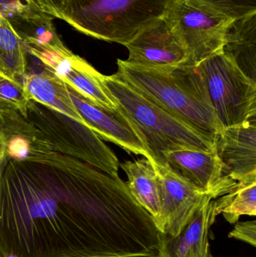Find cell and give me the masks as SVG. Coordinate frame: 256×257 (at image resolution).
Segmentation results:
<instances>
[{
  "label": "cell",
  "instance_id": "cell-21",
  "mask_svg": "<svg viewBox=\"0 0 256 257\" xmlns=\"http://www.w3.org/2000/svg\"><path fill=\"white\" fill-rule=\"evenodd\" d=\"M231 20L256 13V0H190Z\"/></svg>",
  "mask_w": 256,
  "mask_h": 257
},
{
  "label": "cell",
  "instance_id": "cell-25",
  "mask_svg": "<svg viewBox=\"0 0 256 257\" xmlns=\"http://www.w3.org/2000/svg\"><path fill=\"white\" fill-rule=\"evenodd\" d=\"M9 158L7 138L3 132L0 130V175Z\"/></svg>",
  "mask_w": 256,
  "mask_h": 257
},
{
  "label": "cell",
  "instance_id": "cell-15",
  "mask_svg": "<svg viewBox=\"0 0 256 257\" xmlns=\"http://www.w3.org/2000/svg\"><path fill=\"white\" fill-rule=\"evenodd\" d=\"M23 79L30 97L35 102L71 117L88 127L72 102L69 87L55 75L44 69L38 73H26Z\"/></svg>",
  "mask_w": 256,
  "mask_h": 257
},
{
  "label": "cell",
  "instance_id": "cell-10",
  "mask_svg": "<svg viewBox=\"0 0 256 257\" xmlns=\"http://www.w3.org/2000/svg\"><path fill=\"white\" fill-rule=\"evenodd\" d=\"M153 166L162 197L158 228L165 235L175 236L192 220L198 210L213 198L179 178L167 166L156 163Z\"/></svg>",
  "mask_w": 256,
  "mask_h": 257
},
{
  "label": "cell",
  "instance_id": "cell-12",
  "mask_svg": "<svg viewBox=\"0 0 256 257\" xmlns=\"http://www.w3.org/2000/svg\"><path fill=\"white\" fill-rule=\"evenodd\" d=\"M125 46L129 51L126 61L143 67H175L187 64V55L162 19L140 32Z\"/></svg>",
  "mask_w": 256,
  "mask_h": 257
},
{
  "label": "cell",
  "instance_id": "cell-16",
  "mask_svg": "<svg viewBox=\"0 0 256 257\" xmlns=\"http://www.w3.org/2000/svg\"><path fill=\"white\" fill-rule=\"evenodd\" d=\"M222 52L256 82V13L230 24Z\"/></svg>",
  "mask_w": 256,
  "mask_h": 257
},
{
  "label": "cell",
  "instance_id": "cell-17",
  "mask_svg": "<svg viewBox=\"0 0 256 257\" xmlns=\"http://www.w3.org/2000/svg\"><path fill=\"white\" fill-rule=\"evenodd\" d=\"M126 172V183L135 200L154 219L158 226L160 219L162 197L157 174L153 163L147 159L120 163Z\"/></svg>",
  "mask_w": 256,
  "mask_h": 257
},
{
  "label": "cell",
  "instance_id": "cell-26",
  "mask_svg": "<svg viewBox=\"0 0 256 257\" xmlns=\"http://www.w3.org/2000/svg\"><path fill=\"white\" fill-rule=\"evenodd\" d=\"M210 257H213V256H210Z\"/></svg>",
  "mask_w": 256,
  "mask_h": 257
},
{
  "label": "cell",
  "instance_id": "cell-4",
  "mask_svg": "<svg viewBox=\"0 0 256 257\" xmlns=\"http://www.w3.org/2000/svg\"><path fill=\"white\" fill-rule=\"evenodd\" d=\"M175 0H69L63 21L90 37L126 45Z\"/></svg>",
  "mask_w": 256,
  "mask_h": 257
},
{
  "label": "cell",
  "instance_id": "cell-3",
  "mask_svg": "<svg viewBox=\"0 0 256 257\" xmlns=\"http://www.w3.org/2000/svg\"><path fill=\"white\" fill-rule=\"evenodd\" d=\"M106 87L131 123L141 133L156 164L163 155L181 149L216 151V136L158 106L115 75H105Z\"/></svg>",
  "mask_w": 256,
  "mask_h": 257
},
{
  "label": "cell",
  "instance_id": "cell-5",
  "mask_svg": "<svg viewBox=\"0 0 256 257\" xmlns=\"http://www.w3.org/2000/svg\"><path fill=\"white\" fill-rule=\"evenodd\" d=\"M24 117L42 132L57 152L119 177L117 156L91 128L33 99Z\"/></svg>",
  "mask_w": 256,
  "mask_h": 257
},
{
  "label": "cell",
  "instance_id": "cell-11",
  "mask_svg": "<svg viewBox=\"0 0 256 257\" xmlns=\"http://www.w3.org/2000/svg\"><path fill=\"white\" fill-rule=\"evenodd\" d=\"M74 105L85 123L102 140L112 142L129 154L141 155L154 164L155 161L141 133L120 109L109 111L89 102L69 88Z\"/></svg>",
  "mask_w": 256,
  "mask_h": 257
},
{
  "label": "cell",
  "instance_id": "cell-20",
  "mask_svg": "<svg viewBox=\"0 0 256 257\" xmlns=\"http://www.w3.org/2000/svg\"><path fill=\"white\" fill-rule=\"evenodd\" d=\"M31 100L23 81L0 69V114L18 113L26 117Z\"/></svg>",
  "mask_w": 256,
  "mask_h": 257
},
{
  "label": "cell",
  "instance_id": "cell-1",
  "mask_svg": "<svg viewBox=\"0 0 256 257\" xmlns=\"http://www.w3.org/2000/svg\"><path fill=\"white\" fill-rule=\"evenodd\" d=\"M162 232L126 183L54 151L0 175V257H157Z\"/></svg>",
  "mask_w": 256,
  "mask_h": 257
},
{
  "label": "cell",
  "instance_id": "cell-18",
  "mask_svg": "<svg viewBox=\"0 0 256 257\" xmlns=\"http://www.w3.org/2000/svg\"><path fill=\"white\" fill-rule=\"evenodd\" d=\"M27 69V53L22 40L11 21L0 14V69L20 79Z\"/></svg>",
  "mask_w": 256,
  "mask_h": 257
},
{
  "label": "cell",
  "instance_id": "cell-6",
  "mask_svg": "<svg viewBox=\"0 0 256 257\" xmlns=\"http://www.w3.org/2000/svg\"><path fill=\"white\" fill-rule=\"evenodd\" d=\"M205 79L216 117L223 128L256 115V82L222 51L198 65Z\"/></svg>",
  "mask_w": 256,
  "mask_h": 257
},
{
  "label": "cell",
  "instance_id": "cell-24",
  "mask_svg": "<svg viewBox=\"0 0 256 257\" xmlns=\"http://www.w3.org/2000/svg\"><path fill=\"white\" fill-rule=\"evenodd\" d=\"M229 238H235L250 244L252 247L256 246V222H241L237 223L235 227L228 234Z\"/></svg>",
  "mask_w": 256,
  "mask_h": 257
},
{
  "label": "cell",
  "instance_id": "cell-19",
  "mask_svg": "<svg viewBox=\"0 0 256 257\" xmlns=\"http://www.w3.org/2000/svg\"><path fill=\"white\" fill-rule=\"evenodd\" d=\"M216 213L222 214L229 223H236L241 216L256 215V180L240 181L223 196L213 199Z\"/></svg>",
  "mask_w": 256,
  "mask_h": 257
},
{
  "label": "cell",
  "instance_id": "cell-13",
  "mask_svg": "<svg viewBox=\"0 0 256 257\" xmlns=\"http://www.w3.org/2000/svg\"><path fill=\"white\" fill-rule=\"evenodd\" d=\"M216 152L237 182L256 180V115L217 135Z\"/></svg>",
  "mask_w": 256,
  "mask_h": 257
},
{
  "label": "cell",
  "instance_id": "cell-23",
  "mask_svg": "<svg viewBox=\"0 0 256 257\" xmlns=\"http://www.w3.org/2000/svg\"><path fill=\"white\" fill-rule=\"evenodd\" d=\"M28 2L33 7L54 19L63 21V14L69 0H28Z\"/></svg>",
  "mask_w": 256,
  "mask_h": 257
},
{
  "label": "cell",
  "instance_id": "cell-14",
  "mask_svg": "<svg viewBox=\"0 0 256 257\" xmlns=\"http://www.w3.org/2000/svg\"><path fill=\"white\" fill-rule=\"evenodd\" d=\"M217 216L213 199L207 201L178 235L162 234L157 257H210V228Z\"/></svg>",
  "mask_w": 256,
  "mask_h": 257
},
{
  "label": "cell",
  "instance_id": "cell-7",
  "mask_svg": "<svg viewBox=\"0 0 256 257\" xmlns=\"http://www.w3.org/2000/svg\"><path fill=\"white\" fill-rule=\"evenodd\" d=\"M163 19L191 66L222 51L225 33L234 21L190 0H175Z\"/></svg>",
  "mask_w": 256,
  "mask_h": 257
},
{
  "label": "cell",
  "instance_id": "cell-22",
  "mask_svg": "<svg viewBox=\"0 0 256 257\" xmlns=\"http://www.w3.org/2000/svg\"><path fill=\"white\" fill-rule=\"evenodd\" d=\"M33 9L28 0H0V14L11 22Z\"/></svg>",
  "mask_w": 256,
  "mask_h": 257
},
{
  "label": "cell",
  "instance_id": "cell-8",
  "mask_svg": "<svg viewBox=\"0 0 256 257\" xmlns=\"http://www.w3.org/2000/svg\"><path fill=\"white\" fill-rule=\"evenodd\" d=\"M48 72L93 105L109 111L119 108L105 84V75L87 60L74 54L60 40L27 49Z\"/></svg>",
  "mask_w": 256,
  "mask_h": 257
},
{
  "label": "cell",
  "instance_id": "cell-2",
  "mask_svg": "<svg viewBox=\"0 0 256 257\" xmlns=\"http://www.w3.org/2000/svg\"><path fill=\"white\" fill-rule=\"evenodd\" d=\"M117 66L114 75L158 106L214 136L224 130L198 65L156 69L117 60Z\"/></svg>",
  "mask_w": 256,
  "mask_h": 257
},
{
  "label": "cell",
  "instance_id": "cell-9",
  "mask_svg": "<svg viewBox=\"0 0 256 257\" xmlns=\"http://www.w3.org/2000/svg\"><path fill=\"white\" fill-rule=\"evenodd\" d=\"M163 164L179 178L213 199L228 193L237 183L230 177L216 151H170L164 154Z\"/></svg>",
  "mask_w": 256,
  "mask_h": 257
}]
</instances>
